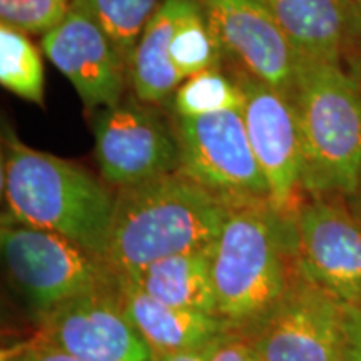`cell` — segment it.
I'll return each mask as SVG.
<instances>
[{
  "instance_id": "obj_1",
  "label": "cell",
  "mask_w": 361,
  "mask_h": 361,
  "mask_svg": "<svg viewBox=\"0 0 361 361\" xmlns=\"http://www.w3.org/2000/svg\"><path fill=\"white\" fill-rule=\"evenodd\" d=\"M295 221L271 202L228 211L211 264L218 316L236 335L258 326L298 276Z\"/></svg>"
},
{
  "instance_id": "obj_2",
  "label": "cell",
  "mask_w": 361,
  "mask_h": 361,
  "mask_svg": "<svg viewBox=\"0 0 361 361\" xmlns=\"http://www.w3.org/2000/svg\"><path fill=\"white\" fill-rule=\"evenodd\" d=\"M114 192L104 261L116 276L213 246L229 211L180 171Z\"/></svg>"
},
{
  "instance_id": "obj_3",
  "label": "cell",
  "mask_w": 361,
  "mask_h": 361,
  "mask_svg": "<svg viewBox=\"0 0 361 361\" xmlns=\"http://www.w3.org/2000/svg\"><path fill=\"white\" fill-rule=\"evenodd\" d=\"M2 192L7 216L49 229L104 258L116 192L75 162L4 135Z\"/></svg>"
},
{
  "instance_id": "obj_4",
  "label": "cell",
  "mask_w": 361,
  "mask_h": 361,
  "mask_svg": "<svg viewBox=\"0 0 361 361\" xmlns=\"http://www.w3.org/2000/svg\"><path fill=\"white\" fill-rule=\"evenodd\" d=\"M310 200H346L361 171V79L343 64L301 59L291 94Z\"/></svg>"
},
{
  "instance_id": "obj_5",
  "label": "cell",
  "mask_w": 361,
  "mask_h": 361,
  "mask_svg": "<svg viewBox=\"0 0 361 361\" xmlns=\"http://www.w3.org/2000/svg\"><path fill=\"white\" fill-rule=\"evenodd\" d=\"M0 247L7 276L35 322L75 298L116 284V274L101 256L7 214L0 228Z\"/></svg>"
},
{
  "instance_id": "obj_6",
  "label": "cell",
  "mask_w": 361,
  "mask_h": 361,
  "mask_svg": "<svg viewBox=\"0 0 361 361\" xmlns=\"http://www.w3.org/2000/svg\"><path fill=\"white\" fill-rule=\"evenodd\" d=\"M179 171L234 209L271 202L269 186L252 152L241 111L174 117Z\"/></svg>"
},
{
  "instance_id": "obj_7",
  "label": "cell",
  "mask_w": 361,
  "mask_h": 361,
  "mask_svg": "<svg viewBox=\"0 0 361 361\" xmlns=\"http://www.w3.org/2000/svg\"><path fill=\"white\" fill-rule=\"evenodd\" d=\"M92 130L99 173L114 191L179 173L174 126L157 112L154 104L134 96L94 111Z\"/></svg>"
},
{
  "instance_id": "obj_8",
  "label": "cell",
  "mask_w": 361,
  "mask_h": 361,
  "mask_svg": "<svg viewBox=\"0 0 361 361\" xmlns=\"http://www.w3.org/2000/svg\"><path fill=\"white\" fill-rule=\"evenodd\" d=\"M231 74L245 97L243 123L269 186L271 204L295 218L308 196L303 189V151L291 97L239 67Z\"/></svg>"
},
{
  "instance_id": "obj_9",
  "label": "cell",
  "mask_w": 361,
  "mask_h": 361,
  "mask_svg": "<svg viewBox=\"0 0 361 361\" xmlns=\"http://www.w3.org/2000/svg\"><path fill=\"white\" fill-rule=\"evenodd\" d=\"M243 338L261 361H343L346 306L298 274L276 308Z\"/></svg>"
},
{
  "instance_id": "obj_10",
  "label": "cell",
  "mask_w": 361,
  "mask_h": 361,
  "mask_svg": "<svg viewBox=\"0 0 361 361\" xmlns=\"http://www.w3.org/2000/svg\"><path fill=\"white\" fill-rule=\"evenodd\" d=\"M296 271L343 306H361V221L345 200H306L296 214Z\"/></svg>"
},
{
  "instance_id": "obj_11",
  "label": "cell",
  "mask_w": 361,
  "mask_h": 361,
  "mask_svg": "<svg viewBox=\"0 0 361 361\" xmlns=\"http://www.w3.org/2000/svg\"><path fill=\"white\" fill-rule=\"evenodd\" d=\"M117 279V278H116ZM35 340L79 361H151L152 353L130 324L114 288L89 293L37 319Z\"/></svg>"
},
{
  "instance_id": "obj_12",
  "label": "cell",
  "mask_w": 361,
  "mask_h": 361,
  "mask_svg": "<svg viewBox=\"0 0 361 361\" xmlns=\"http://www.w3.org/2000/svg\"><path fill=\"white\" fill-rule=\"evenodd\" d=\"M40 47L89 111L116 106L124 99L129 64L89 13L72 7L56 29L42 35Z\"/></svg>"
},
{
  "instance_id": "obj_13",
  "label": "cell",
  "mask_w": 361,
  "mask_h": 361,
  "mask_svg": "<svg viewBox=\"0 0 361 361\" xmlns=\"http://www.w3.org/2000/svg\"><path fill=\"white\" fill-rule=\"evenodd\" d=\"M234 67L291 97L301 57L256 0H201Z\"/></svg>"
},
{
  "instance_id": "obj_14",
  "label": "cell",
  "mask_w": 361,
  "mask_h": 361,
  "mask_svg": "<svg viewBox=\"0 0 361 361\" xmlns=\"http://www.w3.org/2000/svg\"><path fill=\"white\" fill-rule=\"evenodd\" d=\"M301 59L343 64L361 39V8L351 0H256Z\"/></svg>"
},
{
  "instance_id": "obj_15",
  "label": "cell",
  "mask_w": 361,
  "mask_h": 361,
  "mask_svg": "<svg viewBox=\"0 0 361 361\" xmlns=\"http://www.w3.org/2000/svg\"><path fill=\"white\" fill-rule=\"evenodd\" d=\"M116 278V293L123 311L152 355L197 348L233 333L219 316L162 303L129 279Z\"/></svg>"
},
{
  "instance_id": "obj_16",
  "label": "cell",
  "mask_w": 361,
  "mask_h": 361,
  "mask_svg": "<svg viewBox=\"0 0 361 361\" xmlns=\"http://www.w3.org/2000/svg\"><path fill=\"white\" fill-rule=\"evenodd\" d=\"M211 247L168 256L121 278L129 279L162 303L218 316Z\"/></svg>"
},
{
  "instance_id": "obj_17",
  "label": "cell",
  "mask_w": 361,
  "mask_h": 361,
  "mask_svg": "<svg viewBox=\"0 0 361 361\" xmlns=\"http://www.w3.org/2000/svg\"><path fill=\"white\" fill-rule=\"evenodd\" d=\"M191 0H164L142 30L129 66V82L134 96L147 104H161L173 97L183 84L171 62L169 45L176 24Z\"/></svg>"
},
{
  "instance_id": "obj_18",
  "label": "cell",
  "mask_w": 361,
  "mask_h": 361,
  "mask_svg": "<svg viewBox=\"0 0 361 361\" xmlns=\"http://www.w3.org/2000/svg\"><path fill=\"white\" fill-rule=\"evenodd\" d=\"M169 54L183 82L200 72L223 69L228 62L201 0H191L184 8L171 39Z\"/></svg>"
},
{
  "instance_id": "obj_19",
  "label": "cell",
  "mask_w": 361,
  "mask_h": 361,
  "mask_svg": "<svg viewBox=\"0 0 361 361\" xmlns=\"http://www.w3.org/2000/svg\"><path fill=\"white\" fill-rule=\"evenodd\" d=\"M0 84L13 96L44 106L42 56L29 35L7 25L0 27Z\"/></svg>"
},
{
  "instance_id": "obj_20",
  "label": "cell",
  "mask_w": 361,
  "mask_h": 361,
  "mask_svg": "<svg viewBox=\"0 0 361 361\" xmlns=\"http://www.w3.org/2000/svg\"><path fill=\"white\" fill-rule=\"evenodd\" d=\"M162 4L164 0H72V7L102 27L129 66L142 30Z\"/></svg>"
},
{
  "instance_id": "obj_21",
  "label": "cell",
  "mask_w": 361,
  "mask_h": 361,
  "mask_svg": "<svg viewBox=\"0 0 361 361\" xmlns=\"http://www.w3.org/2000/svg\"><path fill=\"white\" fill-rule=\"evenodd\" d=\"M241 87L223 69H211L188 78L173 94L174 117H200L224 111H243Z\"/></svg>"
},
{
  "instance_id": "obj_22",
  "label": "cell",
  "mask_w": 361,
  "mask_h": 361,
  "mask_svg": "<svg viewBox=\"0 0 361 361\" xmlns=\"http://www.w3.org/2000/svg\"><path fill=\"white\" fill-rule=\"evenodd\" d=\"M72 0H0L2 25L27 35H45L66 19Z\"/></svg>"
},
{
  "instance_id": "obj_23",
  "label": "cell",
  "mask_w": 361,
  "mask_h": 361,
  "mask_svg": "<svg viewBox=\"0 0 361 361\" xmlns=\"http://www.w3.org/2000/svg\"><path fill=\"white\" fill-rule=\"evenodd\" d=\"M207 361H261L250 341L236 333L216 338Z\"/></svg>"
},
{
  "instance_id": "obj_24",
  "label": "cell",
  "mask_w": 361,
  "mask_h": 361,
  "mask_svg": "<svg viewBox=\"0 0 361 361\" xmlns=\"http://www.w3.org/2000/svg\"><path fill=\"white\" fill-rule=\"evenodd\" d=\"M2 361H79L74 356L64 353V351L54 348L51 345L39 340H32L19 348H13L4 355Z\"/></svg>"
},
{
  "instance_id": "obj_25",
  "label": "cell",
  "mask_w": 361,
  "mask_h": 361,
  "mask_svg": "<svg viewBox=\"0 0 361 361\" xmlns=\"http://www.w3.org/2000/svg\"><path fill=\"white\" fill-rule=\"evenodd\" d=\"M343 361H361V306H346V343Z\"/></svg>"
},
{
  "instance_id": "obj_26",
  "label": "cell",
  "mask_w": 361,
  "mask_h": 361,
  "mask_svg": "<svg viewBox=\"0 0 361 361\" xmlns=\"http://www.w3.org/2000/svg\"><path fill=\"white\" fill-rule=\"evenodd\" d=\"M214 341L207 343L204 346H197V348L173 351V353H162L152 355L151 361H207L211 353V346Z\"/></svg>"
},
{
  "instance_id": "obj_27",
  "label": "cell",
  "mask_w": 361,
  "mask_h": 361,
  "mask_svg": "<svg viewBox=\"0 0 361 361\" xmlns=\"http://www.w3.org/2000/svg\"><path fill=\"white\" fill-rule=\"evenodd\" d=\"M345 202H346V204H348V207L351 209V213H353L356 218L361 221V171H360L358 184H356L353 194L346 197Z\"/></svg>"
},
{
  "instance_id": "obj_28",
  "label": "cell",
  "mask_w": 361,
  "mask_h": 361,
  "mask_svg": "<svg viewBox=\"0 0 361 361\" xmlns=\"http://www.w3.org/2000/svg\"><path fill=\"white\" fill-rule=\"evenodd\" d=\"M351 2H353L355 6H358L361 8V0H351Z\"/></svg>"
}]
</instances>
